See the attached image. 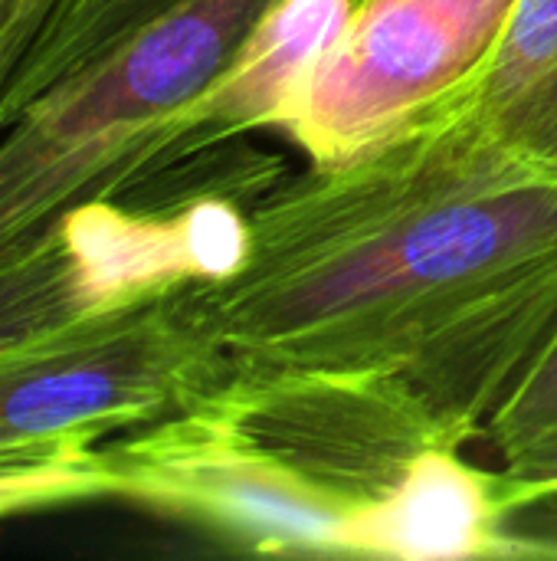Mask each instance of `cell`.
Listing matches in <instances>:
<instances>
[{
	"mask_svg": "<svg viewBox=\"0 0 557 561\" xmlns=\"http://www.w3.org/2000/svg\"><path fill=\"white\" fill-rule=\"evenodd\" d=\"M115 496L118 477L105 440L62 437L0 454V519Z\"/></svg>",
	"mask_w": 557,
	"mask_h": 561,
	"instance_id": "12",
	"label": "cell"
},
{
	"mask_svg": "<svg viewBox=\"0 0 557 561\" xmlns=\"http://www.w3.org/2000/svg\"><path fill=\"white\" fill-rule=\"evenodd\" d=\"M118 496L259 556L341 559L358 503L286 463L213 394L105 440Z\"/></svg>",
	"mask_w": 557,
	"mask_h": 561,
	"instance_id": "5",
	"label": "cell"
},
{
	"mask_svg": "<svg viewBox=\"0 0 557 561\" xmlns=\"http://www.w3.org/2000/svg\"><path fill=\"white\" fill-rule=\"evenodd\" d=\"M227 355L197 283L174 286L0 365V454L112 440L210 398Z\"/></svg>",
	"mask_w": 557,
	"mask_h": 561,
	"instance_id": "4",
	"label": "cell"
},
{
	"mask_svg": "<svg viewBox=\"0 0 557 561\" xmlns=\"http://www.w3.org/2000/svg\"><path fill=\"white\" fill-rule=\"evenodd\" d=\"M213 398L286 463L358 506L384 496L420 454L443 447L407 398L368 381H223Z\"/></svg>",
	"mask_w": 557,
	"mask_h": 561,
	"instance_id": "7",
	"label": "cell"
},
{
	"mask_svg": "<svg viewBox=\"0 0 557 561\" xmlns=\"http://www.w3.org/2000/svg\"><path fill=\"white\" fill-rule=\"evenodd\" d=\"M269 184L256 151L217 145L66 210L0 263V365L148 296L233 276L250 253V207Z\"/></svg>",
	"mask_w": 557,
	"mask_h": 561,
	"instance_id": "3",
	"label": "cell"
},
{
	"mask_svg": "<svg viewBox=\"0 0 557 561\" xmlns=\"http://www.w3.org/2000/svg\"><path fill=\"white\" fill-rule=\"evenodd\" d=\"M66 0H0V102Z\"/></svg>",
	"mask_w": 557,
	"mask_h": 561,
	"instance_id": "15",
	"label": "cell"
},
{
	"mask_svg": "<svg viewBox=\"0 0 557 561\" xmlns=\"http://www.w3.org/2000/svg\"><path fill=\"white\" fill-rule=\"evenodd\" d=\"M506 539L512 559H557V490L509 510Z\"/></svg>",
	"mask_w": 557,
	"mask_h": 561,
	"instance_id": "16",
	"label": "cell"
},
{
	"mask_svg": "<svg viewBox=\"0 0 557 561\" xmlns=\"http://www.w3.org/2000/svg\"><path fill=\"white\" fill-rule=\"evenodd\" d=\"M181 0H66L0 102V128L56 82L92 66Z\"/></svg>",
	"mask_w": 557,
	"mask_h": 561,
	"instance_id": "10",
	"label": "cell"
},
{
	"mask_svg": "<svg viewBox=\"0 0 557 561\" xmlns=\"http://www.w3.org/2000/svg\"><path fill=\"white\" fill-rule=\"evenodd\" d=\"M515 0H358L282 131L312 164L341 161L466 82Z\"/></svg>",
	"mask_w": 557,
	"mask_h": 561,
	"instance_id": "6",
	"label": "cell"
},
{
	"mask_svg": "<svg viewBox=\"0 0 557 561\" xmlns=\"http://www.w3.org/2000/svg\"><path fill=\"white\" fill-rule=\"evenodd\" d=\"M355 7L358 0H272L227 72L177 122L164 168L210 145L282 128Z\"/></svg>",
	"mask_w": 557,
	"mask_h": 561,
	"instance_id": "8",
	"label": "cell"
},
{
	"mask_svg": "<svg viewBox=\"0 0 557 561\" xmlns=\"http://www.w3.org/2000/svg\"><path fill=\"white\" fill-rule=\"evenodd\" d=\"M555 56L557 0H515L492 53L456 89L479 112H492L538 79Z\"/></svg>",
	"mask_w": 557,
	"mask_h": 561,
	"instance_id": "13",
	"label": "cell"
},
{
	"mask_svg": "<svg viewBox=\"0 0 557 561\" xmlns=\"http://www.w3.org/2000/svg\"><path fill=\"white\" fill-rule=\"evenodd\" d=\"M506 490L460 450L433 447L378 500L361 506L341 536V559L473 561L512 559Z\"/></svg>",
	"mask_w": 557,
	"mask_h": 561,
	"instance_id": "9",
	"label": "cell"
},
{
	"mask_svg": "<svg viewBox=\"0 0 557 561\" xmlns=\"http://www.w3.org/2000/svg\"><path fill=\"white\" fill-rule=\"evenodd\" d=\"M496 135L515 151L557 168V56L506 105L483 112Z\"/></svg>",
	"mask_w": 557,
	"mask_h": 561,
	"instance_id": "14",
	"label": "cell"
},
{
	"mask_svg": "<svg viewBox=\"0 0 557 561\" xmlns=\"http://www.w3.org/2000/svg\"><path fill=\"white\" fill-rule=\"evenodd\" d=\"M197 293L227 381L381 385L463 450L555 342L557 168L450 89L361 151L282 174L250 207L243 266Z\"/></svg>",
	"mask_w": 557,
	"mask_h": 561,
	"instance_id": "1",
	"label": "cell"
},
{
	"mask_svg": "<svg viewBox=\"0 0 557 561\" xmlns=\"http://www.w3.org/2000/svg\"><path fill=\"white\" fill-rule=\"evenodd\" d=\"M486 437L502 457L509 510L557 490V335L499 408Z\"/></svg>",
	"mask_w": 557,
	"mask_h": 561,
	"instance_id": "11",
	"label": "cell"
},
{
	"mask_svg": "<svg viewBox=\"0 0 557 561\" xmlns=\"http://www.w3.org/2000/svg\"><path fill=\"white\" fill-rule=\"evenodd\" d=\"M272 0H181L26 105L0 141V263L66 210L158 174L184 112Z\"/></svg>",
	"mask_w": 557,
	"mask_h": 561,
	"instance_id": "2",
	"label": "cell"
}]
</instances>
